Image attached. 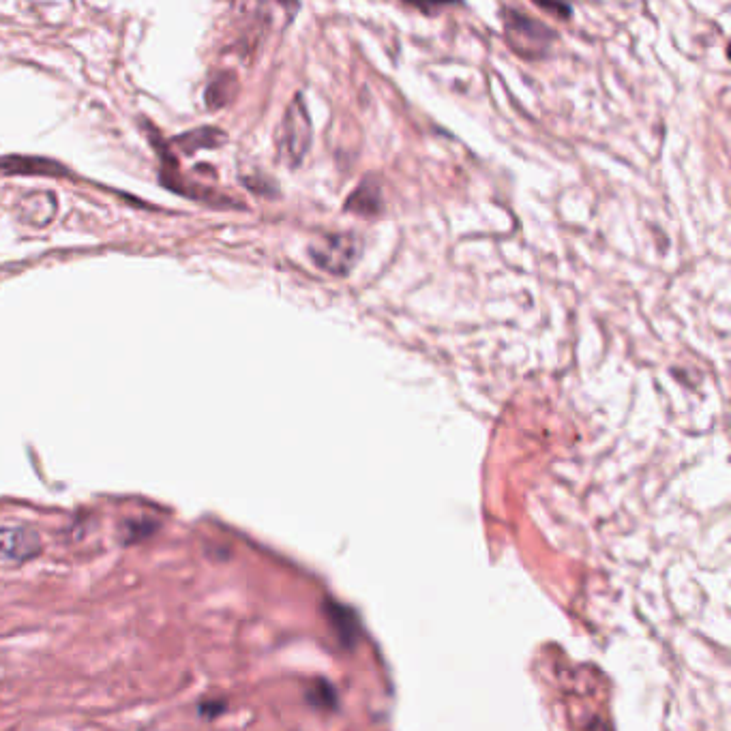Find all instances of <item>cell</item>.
Instances as JSON below:
<instances>
[{"label":"cell","mask_w":731,"mask_h":731,"mask_svg":"<svg viewBox=\"0 0 731 731\" xmlns=\"http://www.w3.org/2000/svg\"><path fill=\"white\" fill-rule=\"evenodd\" d=\"M20 215L24 221L31 223V226H48L52 217L56 215V198L48 191L41 193H28L20 202Z\"/></svg>","instance_id":"5b68a950"},{"label":"cell","mask_w":731,"mask_h":731,"mask_svg":"<svg viewBox=\"0 0 731 731\" xmlns=\"http://www.w3.org/2000/svg\"><path fill=\"white\" fill-rule=\"evenodd\" d=\"M539 7H541V9H547V11L564 13V16H569V13H571V9H569V7H560V5H541V3H539Z\"/></svg>","instance_id":"30bf717a"},{"label":"cell","mask_w":731,"mask_h":731,"mask_svg":"<svg viewBox=\"0 0 731 731\" xmlns=\"http://www.w3.org/2000/svg\"><path fill=\"white\" fill-rule=\"evenodd\" d=\"M311 118L305 106V99L298 95L283 116V125L279 133V155L281 161L290 168L301 166L309 146H311Z\"/></svg>","instance_id":"6da1fadb"},{"label":"cell","mask_w":731,"mask_h":731,"mask_svg":"<svg viewBox=\"0 0 731 731\" xmlns=\"http://www.w3.org/2000/svg\"><path fill=\"white\" fill-rule=\"evenodd\" d=\"M223 140H226V136L219 129H213V127H202V129H196L191 133H185V136H181L176 140V146L181 148L183 153H196L200 151V148H215L219 144H223Z\"/></svg>","instance_id":"9c48e42d"},{"label":"cell","mask_w":731,"mask_h":731,"mask_svg":"<svg viewBox=\"0 0 731 731\" xmlns=\"http://www.w3.org/2000/svg\"><path fill=\"white\" fill-rule=\"evenodd\" d=\"M238 93V80L234 73H219L206 88V106L211 110L226 108Z\"/></svg>","instance_id":"ba28073f"},{"label":"cell","mask_w":731,"mask_h":731,"mask_svg":"<svg viewBox=\"0 0 731 731\" xmlns=\"http://www.w3.org/2000/svg\"><path fill=\"white\" fill-rule=\"evenodd\" d=\"M0 170L7 174H48L61 176L65 170L54 161L35 159V157H9L0 161Z\"/></svg>","instance_id":"52a82bcc"},{"label":"cell","mask_w":731,"mask_h":731,"mask_svg":"<svg viewBox=\"0 0 731 731\" xmlns=\"http://www.w3.org/2000/svg\"><path fill=\"white\" fill-rule=\"evenodd\" d=\"M363 251L356 234H328L309 247V256L318 268L331 275H348Z\"/></svg>","instance_id":"7a4b0ae2"},{"label":"cell","mask_w":731,"mask_h":731,"mask_svg":"<svg viewBox=\"0 0 731 731\" xmlns=\"http://www.w3.org/2000/svg\"><path fill=\"white\" fill-rule=\"evenodd\" d=\"M504 26L511 46L528 58L536 56V52L547 50L549 43L556 39V33L549 26L515 9L504 11Z\"/></svg>","instance_id":"3957f363"},{"label":"cell","mask_w":731,"mask_h":731,"mask_svg":"<svg viewBox=\"0 0 731 731\" xmlns=\"http://www.w3.org/2000/svg\"><path fill=\"white\" fill-rule=\"evenodd\" d=\"M43 554L41 534L31 526L0 528V566H18Z\"/></svg>","instance_id":"277c9868"},{"label":"cell","mask_w":731,"mask_h":731,"mask_svg":"<svg viewBox=\"0 0 731 731\" xmlns=\"http://www.w3.org/2000/svg\"><path fill=\"white\" fill-rule=\"evenodd\" d=\"M416 9H421V11H440L444 7H416Z\"/></svg>","instance_id":"8fae6325"},{"label":"cell","mask_w":731,"mask_h":731,"mask_svg":"<svg viewBox=\"0 0 731 731\" xmlns=\"http://www.w3.org/2000/svg\"><path fill=\"white\" fill-rule=\"evenodd\" d=\"M382 208H384L382 191L371 178L358 185V189H354V193L346 202V211L361 217H376L382 213Z\"/></svg>","instance_id":"8992f818"}]
</instances>
